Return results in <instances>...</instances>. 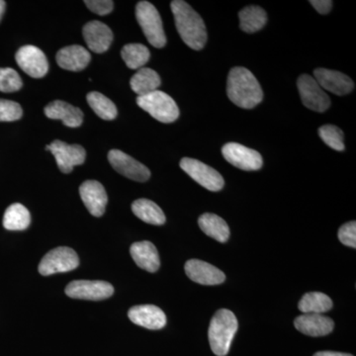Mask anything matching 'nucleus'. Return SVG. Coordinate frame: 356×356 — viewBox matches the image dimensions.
<instances>
[{
  "mask_svg": "<svg viewBox=\"0 0 356 356\" xmlns=\"http://www.w3.org/2000/svg\"><path fill=\"white\" fill-rule=\"evenodd\" d=\"M227 95L234 104L243 109L254 108L264 99L261 84L250 70L243 67L229 70Z\"/></svg>",
  "mask_w": 356,
  "mask_h": 356,
  "instance_id": "1",
  "label": "nucleus"
},
{
  "mask_svg": "<svg viewBox=\"0 0 356 356\" xmlns=\"http://www.w3.org/2000/svg\"><path fill=\"white\" fill-rule=\"evenodd\" d=\"M170 7L182 41L193 50H202L207 42V30L201 16L182 0H175Z\"/></svg>",
  "mask_w": 356,
  "mask_h": 356,
  "instance_id": "2",
  "label": "nucleus"
},
{
  "mask_svg": "<svg viewBox=\"0 0 356 356\" xmlns=\"http://www.w3.org/2000/svg\"><path fill=\"white\" fill-rule=\"evenodd\" d=\"M238 323L233 312L221 309L211 320L208 337L211 350L218 356L228 355Z\"/></svg>",
  "mask_w": 356,
  "mask_h": 356,
  "instance_id": "3",
  "label": "nucleus"
},
{
  "mask_svg": "<svg viewBox=\"0 0 356 356\" xmlns=\"http://www.w3.org/2000/svg\"><path fill=\"white\" fill-rule=\"evenodd\" d=\"M136 18L149 43L154 48H163L166 37L158 9L151 2L140 1L136 6Z\"/></svg>",
  "mask_w": 356,
  "mask_h": 356,
  "instance_id": "4",
  "label": "nucleus"
},
{
  "mask_svg": "<svg viewBox=\"0 0 356 356\" xmlns=\"http://www.w3.org/2000/svg\"><path fill=\"white\" fill-rule=\"evenodd\" d=\"M137 104L161 123H172L179 117L177 103L163 91L156 90L147 95L138 96Z\"/></svg>",
  "mask_w": 356,
  "mask_h": 356,
  "instance_id": "5",
  "label": "nucleus"
},
{
  "mask_svg": "<svg viewBox=\"0 0 356 356\" xmlns=\"http://www.w3.org/2000/svg\"><path fill=\"white\" fill-rule=\"evenodd\" d=\"M79 264V255L72 248L60 247L50 250L39 264V273L44 276L69 273Z\"/></svg>",
  "mask_w": 356,
  "mask_h": 356,
  "instance_id": "6",
  "label": "nucleus"
},
{
  "mask_svg": "<svg viewBox=\"0 0 356 356\" xmlns=\"http://www.w3.org/2000/svg\"><path fill=\"white\" fill-rule=\"evenodd\" d=\"M180 168L204 188L210 191H220L224 187V178L211 166L198 159L184 158L180 161Z\"/></svg>",
  "mask_w": 356,
  "mask_h": 356,
  "instance_id": "7",
  "label": "nucleus"
},
{
  "mask_svg": "<svg viewBox=\"0 0 356 356\" xmlns=\"http://www.w3.org/2000/svg\"><path fill=\"white\" fill-rule=\"evenodd\" d=\"M297 86H298L302 103L307 108L323 113L331 106L329 95L325 93L324 89L321 88L320 84L313 76L302 74L297 81Z\"/></svg>",
  "mask_w": 356,
  "mask_h": 356,
  "instance_id": "8",
  "label": "nucleus"
},
{
  "mask_svg": "<svg viewBox=\"0 0 356 356\" xmlns=\"http://www.w3.org/2000/svg\"><path fill=\"white\" fill-rule=\"evenodd\" d=\"M70 298L100 301L114 294V287L106 281L74 280L65 290Z\"/></svg>",
  "mask_w": 356,
  "mask_h": 356,
  "instance_id": "9",
  "label": "nucleus"
},
{
  "mask_svg": "<svg viewBox=\"0 0 356 356\" xmlns=\"http://www.w3.org/2000/svg\"><path fill=\"white\" fill-rule=\"evenodd\" d=\"M222 156L228 163L245 172L259 170L264 165L261 154L238 143H228L222 149Z\"/></svg>",
  "mask_w": 356,
  "mask_h": 356,
  "instance_id": "10",
  "label": "nucleus"
},
{
  "mask_svg": "<svg viewBox=\"0 0 356 356\" xmlns=\"http://www.w3.org/2000/svg\"><path fill=\"white\" fill-rule=\"evenodd\" d=\"M108 161L117 172L129 179L145 182L151 177V172L146 165L119 149H112L109 152Z\"/></svg>",
  "mask_w": 356,
  "mask_h": 356,
  "instance_id": "11",
  "label": "nucleus"
},
{
  "mask_svg": "<svg viewBox=\"0 0 356 356\" xmlns=\"http://www.w3.org/2000/svg\"><path fill=\"white\" fill-rule=\"evenodd\" d=\"M49 151L55 156L60 172L70 173L74 166L83 165L86 158V152L79 145H69L60 140H54L49 145Z\"/></svg>",
  "mask_w": 356,
  "mask_h": 356,
  "instance_id": "12",
  "label": "nucleus"
},
{
  "mask_svg": "<svg viewBox=\"0 0 356 356\" xmlns=\"http://www.w3.org/2000/svg\"><path fill=\"white\" fill-rule=\"evenodd\" d=\"M15 58L20 69L34 79H41L48 72V60L43 51L37 47L31 44L22 47L16 53Z\"/></svg>",
  "mask_w": 356,
  "mask_h": 356,
  "instance_id": "13",
  "label": "nucleus"
},
{
  "mask_svg": "<svg viewBox=\"0 0 356 356\" xmlns=\"http://www.w3.org/2000/svg\"><path fill=\"white\" fill-rule=\"evenodd\" d=\"M79 194L89 213L95 217H102L106 209L107 193L104 187L96 180H86L79 187Z\"/></svg>",
  "mask_w": 356,
  "mask_h": 356,
  "instance_id": "14",
  "label": "nucleus"
},
{
  "mask_svg": "<svg viewBox=\"0 0 356 356\" xmlns=\"http://www.w3.org/2000/svg\"><path fill=\"white\" fill-rule=\"evenodd\" d=\"M314 79L324 90L330 91L334 95L343 96L348 95L355 88V83L343 72L327 69L314 70Z\"/></svg>",
  "mask_w": 356,
  "mask_h": 356,
  "instance_id": "15",
  "label": "nucleus"
},
{
  "mask_svg": "<svg viewBox=\"0 0 356 356\" xmlns=\"http://www.w3.org/2000/svg\"><path fill=\"white\" fill-rule=\"evenodd\" d=\"M184 269L186 275L198 284H222L226 280V275L216 266L199 259H191L187 261Z\"/></svg>",
  "mask_w": 356,
  "mask_h": 356,
  "instance_id": "16",
  "label": "nucleus"
},
{
  "mask_svg": "<svg viewBox=\"0 0 356 356\" xmlns=\"http://www.w3.org/2000/svg\"><path fill=\"white\" fill-rule=\"evenodd\" d=\"M84 41L91 51L102 54L106 51L113 41V33L111 29L100 22V21H90L84 25L83 29Z\"/></svg>",
  "mask_w": 356,
  "mask_h": 356,
  "instance_id": "17",
  "label": "nucleus"
},
{
  "mask_svg": "<svg viewBox=\"0 0 356 356\" xmlns=\"http://www.w3.org/2000/svg\"><path fill=\"white\" fill-rule=\"evenodd\" d=\"M134 324L149 330H161L166 325L165 314L154 305L134 306L128 312Z\"/></svg>",
  "mask_w": 356,
  "mask_h": 356,
  "instance_id": "18",
  "label": "nucleus"
},
{
  "mask_svg": "<svg viewBox=\"0 0 356 356\" xmlns=\"http://www.w3.org/2000/svg\"><path fill=\"white\" fill-rule=\"evenodd\" d=\"M294 325L302 334L310 337H324L331 334L334 323L321 314H303L295 318Z\"/></svg>",
  "mask_w": 356,
  "mask_h": 356,
  "instance_id": "19",
  "label": "nucleus"
},
{
  "mask_svg": "<svg viewBox=\"0 0 356 356\" xmlns=\"http://www.w3.org/2000/svg\"><path fill=\"white\" fill-rule=\"evenodd\" d=\"M44 115L54 120H62L70 128H77L83 124V113L81 109L60 100H56L44 107Z\"/></svg>",
  "mask_w": 356,
  "mask_h": 356,
  "instance_id": "20",
  "label": "nucleus"
},
{
  "mask_svg": "<svg viewBox=\"0 0 356 356\" xmlns=\"http://www.w3.org/2000/svg\"><path fill=\"white\" fill-rule=\"evenodd\" d=\"M56 60L62 69L70 70V72H81L90 63L91 56L83 46L74 44L58 51Z\"/></svg>",
  "mask_w": 356,
  "mask_h": 356,
  "instance_id": "21",
  "label": "nucleus"
},
{
  "mask_svg": "<svg viewBox=\"0 0 356 356\" xmlns=\"http://www.w3.org/2000/svg\"><path fill=\"white\" fill-rule=\"evenodd\" d=\"M130 254L136 264L140 268L147 270V273H156L161 266L158 250L154 247L153 243L147 242V241L134 243L131 245Z\"/></svg>",
  "mask_w": 356,
  "mask_h": 356,
  "instance_id": "22",
  "label": "nucleus"
},
{
  "mask_svg": "<svg viewBox=\"0 0 356 356\" xmlns=\"http://www.w3.org/2000/svg\"><path fill=\"white\" fill-rule=\"evenodd\" d=\"M161 81L158 72L149 67H142L130 81L131 88L138 96H144L158 90Z\"/></svg>",
  "mask_w": 356,
  "mask_h": 356,
  "instance_id": "23",
  "label": "nucleus"
},
{
  "mask_svg": "<svg viewBox=\"0 0 356 356\" xmlns=\"http://www.w3.org/2000/svg\"><path fill=\"white\" fill-rule=\"evenodd\" d=\"M201 231L210 238L219 243H226L229 240V229L228 224L221 217L212 213L201 215L198 220Z\"/></svg>",
  "mask_w": 356,
  "mask_h": 356,
  "instance_id": "24",
  "label": "nucleus"
},
{
  "mask_svg": "<svg viewBox=\"0 0 356 356\" xmlns=\"http://www.w3.org/2000/svg\"><path fill=\"white\" fill-rule=\"evenodd\" d=\"M132 211L136 216L147 224L161 226L165 222V213L156 203L149 199H139L134 201Z\"/></svg>",
  "mask_w": 356,
  "mask_h": 356,
  "instance_id": "25",
  "label": "nucleus"
},
{
  "mask_svg": "<svg viewBox=\"0 0 356 356\" xmlns=\"http://www.w3.org/2000/svg\"><path fill=\"white\" fill-rule=\"evenodd\" d=\"M238 17L241 29L250 34L261 30L267 22L266 13L259 6L245 7L238 13Z\"/></svg>",
  "mask_w": 356,
  "mask_h": 356,
  "instance_id": "26",
  "label": "nucleus"
},
{
  "mask_svg": "<svg viewBox=\"0 0 356 356\" xmlns=\"http://www.w3.org/2000/svg\"><path fill=\"white\" fill-rule=\"evenodd\" d=\"M31 215L25 206L14 203L7 208L3 217V226L9 231H23L29 227Z\"/></svg>",
  "mask_w": 356,
  "mask_h": 356,
  "instance_id": "27",
  "label": "nucleus"
},
{
  "mask_svg": "<svg viewBox=\"0 0 356 356\" xmlns=\"http://www.w3.org/2000/svg\"><path fill=\"white\" fill-rule=\"evenodd\" d=\"M334 306L332 299L322 292H309L300 300L298 308L304 314H321L329 312Z\"/></svg>",
  "mask_w": 356,
  "mask_h": 356,
  "instance_id": "28",
  "label": "nucleus"
},
{
  "mask_svg": "<svg viewBox=\"0 0 356 356\" xmlns=\"http://www.w3.org/2000/svg\"><path fill=\"white\" fill-rule=\"evenodd\" d=\"M122 58L131 70H140L149 62L151 54L149 49L142 44H127L121 51Z\"/></svg>",
  "mask_w": 356,
  "mask_h": 356,
  "instance_id": "29",
  "label": "nucleus"
},
{
  "mask_svg": "<svg viewBox=\"0 0 356 356\" xmlns=\"http://www.w3.org/2000/svg\"><path fill=\"white\" fill-rule=\"evenodd\" d=\"M86 99H88L91 109L103 120L111 121L116 118L117 114H118L116 106L108 97L103 95L102 93L92 91V92L88 93Z\"/></svg>",
  "mask_w": 356,
  "mask_h": 356,
  "instance_id": "30",
  "label": "nucleus"
},
{
  "mask_svg": "<svg viewBox=\"0 0 356 356\" xmlns=\"http://www.w3.org/2000/svg\"><path fill=\"white\" fill-rule=\"evenodd\" d=\"M318 135L327 146L336 151L344 149L343 133L339 127L334 125H325L318 129Z\"/></svg>",
  "mask_w": 356,
  "mask_h": 356,
  "instance_id": "31",
  "label": "nucleus"
},
{
  "mask_svg": "<svg viewBox=\"0 0 356 356\" xmlns=\"http://www.w3.org/2000/svg\"><path fill=\"white\" fill-rule=\"evenodd\" d=\"M22 79L18 72L11 67H0V91L15 92L22 88Z\"/></svg>",
  "mask_w": 356,
  "mask_h": 356,
  "instance_id": "32",
  "label": "nucleus"
},
{
  "mask_svg": "<svg viewBox=\"0 0 356 356\" xmlns=\"http://www.w3.org/2000/svg\"><path fill=\"white\" fill-rule=\"evenodd\" d=\"M22 115V108L17 102L0 99V122L17 121Z\"/></svg>",
  "mask_w": 356,
  "mask_h": 356,
  "instance_id": "33",
  "label": "nucleus"
},
{
  "mask_svg": "<svg viewBox=\"0 0 356 356\" xmlns=\"http://www.w3.org/2000/svg\"><path fill=\"white\" fill-rule=\"evenodd\" d=\"M339 238L346 247L356 248V222H348L339 229Z\"/></svg>",
  "mask_w": 356,
  "mask_h": 356,
  "instance_id": "34",
  "label": "nucleus"
},
{
  "mask_svg": "<svg viewBox=\"0 0 356 356\" xmlns=\"http://www.w3.org/2000/svg\"><path fill=\"white\" fill-rule=\"evenodd\" d=\"M84 3L89 10L100 16L111 13L114 8V2L111 0H86Z\"/></svg>",
  "mask_w": 356,
  "mask_h": 356,
  "instance_id": "35",
  "label": "nucleus"
},
{
  "mask_svg": "<svg viewBox=\"0 0 356 356\" xmlns=\"http://www.w3.org/2000/svg\"><path fill=\"white\" fill-rule=\"evenodd\" d=\"M310 3L318 13L323 15L331 13L332 8V0H312Z\"/></svg>",
  "mask_w": 356,
  "mask_h": 356,
  "instance_id": "36",
  "label": "nucleus"
},
{
  "mask_svg": "<svg viewBox=\"0 0 356 356\" xmlns=\"http://www.w3.org/2000/svg\"><path fill=\"white\" fill-rule=\"evenodd\" d=\"M314 356H353L350 353H337V351H318Z\"/></svg>",
  "mask_w": 356,
  "mask_h": 356,
  "instance_id": "37",
  "label": "nucleus"
},
{
  "mask_svg": "<svg viewBox=\"0 0 356 356\" xmlns=\"http://www.w3.org/2000/svg\"><path fill=\"white\" fill-rule=\"evenodd\" d=\"M6 2L3 0H0V20H1L2 16H3L4 11H6Z\"/></svg>",
  "mask_w": 356,
  "mask_h": 356,
  "instance_id": "38",
  "label": "nucleus"
}]
</instances>
